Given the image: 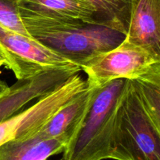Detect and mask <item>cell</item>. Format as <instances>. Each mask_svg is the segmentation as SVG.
<instances>
[{"mask_svg":"<svg viewBox=\"0 0 160 160\" xmlns=\"http://www.w3.org/2000/svg\"><path fill=\"white\" fill-rule=\"evenodd\" d=\"M21 20L31 37L81 68L92 58L117 47L126 36L104 25L82 21Z\"/></svg>","mask_w":160,"mask_h":160,"instance_id":"cell-1","label":"cell"},{"mask_svg":"<svg viewBox=\"0 0 160 160\" xmlns=\"http://www.w3.org/2000/svg\"><path fill=\"white\" fill-rule=\"evenodd\" d=\"M124 83V78H120L95 88L87 108L62 152L63 160L110 158L116 109Z\"/></svg>","mask_w":160,"mask_h":160,"instance_id":"cell-2","label":"cell"},{"mask_svg":"<svg viewBox=\"0 0 160 160\" xmlns=\"http://www.w3.org/2000/svg\"><path fill=\"white\" fill-rule=\"evenodd\" d=\"M110 158L160 160V130L145 112L131 79H125L117 103Z\"/></svg>","mask_w":160,"mask_h":160,"instance_id":"cell-3","label":"cell"},{"mask_svg":"<svg viewBox=\"0 0 160 160\" xmlns=\"http://www.w3.org/2000/svg\"><path fill=\"white\" fill-rule=\"evenodd\" d=\"M0 53L5 66L18 80L32 78L43 72L81 67L53 51L31 36L0 26Z\"/></svg>","mask_w":160,"mask_h":160,"instance_id":"cell-4","label":"cell"},{"mask_svg":"<svg viewBox=\"0 0 160 160\" xmlns=\"http://www.w3.org/2000/svg\"><path fill=\"white\" fill-rule=\"evenodd\" d=\"M160 63V56L124 39L117 47L100 53L81 65L88 86L100 87L120 78L134 79Z\"/></svg>","mask_w":160,"mask_h":160,"instance_id":"cell-5","label":"cell"},{"mask_svg":"<svg viewBox=\"0 0 160 160\" xmlns=\"http://www.w3.org/2000/svg\"><path fill=\"white\" fill-rule=\"evenodd\" d=\"M88 84L78 73L52 92L40 97L25 111L0 122V145L11 140L33 136L56 111L86 89Z\"/></svg>","mask_w":160,"mask_h":160,"instance_id":"cell-6","label":"cell"},{"mask_svg":"<svg viewBox=\"0 0 160 160\" xmlns=\"http://www.w3.org/2000/svg\"><path fill=\"white\" fill-rule=\"evenodd\" d=\"M80 71L79 68L57 69L43 72L32 78L18 80L0 96V122L14 115L31 100L54 90Z\"/></svg>","mask_w":160,"mask_h":160,"instance_id":"cell-7","label":"cell"},{"mask_svg":"<svg viewBox=\"0 0 160 160\" xmlns=\"http://www.w3.org/2000/svg\"><path fill=\"white\" fill-rule=\"evenodd\" d=\"M17 7L20 19L99 24L95 9L86 0H17Z\"/></svg>","mask_w":160,"mask_h":160,"instance_id":"cell-8","label":"cell"},{"mask_svg":"<svg viewBox=\"0 0 160 160\" xmlns=\"http://www.w3.org/2000/svg\"><path fill=\"white\" fill-rule=\"evenodd\" d=\"M125 39L160 56V0H131Z\"/></svg>","mask_w":160,"mask_h":160,"instance_id":"cell-9","label":"cell"},{"mask_svg":"<svg viewBox=\"0 0 160 160\" xmlns=\"http://www.w3.org/2000/svg\"><path fill=\"white\" fill-rule=\"evenodd\" d=\"M70 137L42 138L31 136L11 140L0 145V160H48L52 155L62 153Z\"/></svg>","mask_w":160,"mask_h":160,"instance_id":"cell-10","label":"cell"},{"mask_svg":"<svg viewBox=\"0 0 160 160\" xmlns=\"http://www.w3.org/2000/svg\"><path fill=\"white\" fill-rule=\"evenodd\" d=\"M95 88L88 86L86 89L56 111L34 135L45 139L62 136L70 138L93 96Z\"/></svg>","mask_w":160,"mask_h":160,"instance_id":"cell-11","label":"cell"},{"mask_svg":"<svg viewBox=\"0 0 160 160\" xmlns=\"http://www.w3.org/2000/svg\"><path fill=\"white\" fill-rule=\"evenodd\" d=\"M131 81L147 116L160 130V63Z\"/></svg>","mask_w":160,"mask_h":160,"instance_id":"cell-12","label":"cell"},{"mask_svg":"<svg viewBox=\"0 0 160 160\" xmlns=\"http://www.w3.org/2000/svg\"><path fill=\"white\" fill-rule=\"evenodd\" d=\"M96 11L98 24L126 35L131 14V0H86Z\"/></svg>","mask_w":160,"mask_h":160,"instance_id":"cell-13","label":"cell"},{"mask_svg":"<svg viewBox=\"0 0 160 160\" xmlns=\"http://www.w3.org/2000/svg\"><path fill=\"white\" fill-rule=\"evenodd\" d=\"M8 87H9V86H7V84H6L5 82L0 80V93H4L5 91L8 89Z\"/></svg>","mask_w":160,"mask_h":160,"instance_id":"cell-14","label":"cell"},{"mask_svg":"<svg viewBox=\"0 0 160 160\" xmlns=\"http://www.w3.org/2000/svg\"><path fill=\"white\" fill-rule=\"evenodd\" d=\"M0 61H2V62L4 63V65H5V61H4V59H3L1 53H0Z\"/></svg>","mask_w":160,"mask_h":160,"instance_id":"cell-15","label":"cell"},{"mask_svg":"<svg viewBox=\"0 0 160 160\" xmlns=\"http://www.w3.org/2000/svg\"><path fill=\"white\" fill-rule=\"evenodd\" d=\"M2 65H4V63H3L2 61H0V67H1Z\"/></svg>","mask_w":160,"mask_h":160,"instance_id":"cell-16","label":"cell"},{"mask_svg":"<svg viewBox=\"0 0 160 160\" xmlns=\"http://www.w3.org/2000/svg\"><path fill=\"white\" fill-rule=\"evenodd\" d=\"M3 93H0V96H1V95H2V94H3Z\"/></svg>","mask_w":160,"mask_h":160,"instance_id":"cell-17","label":"cell"}]
</instances>
